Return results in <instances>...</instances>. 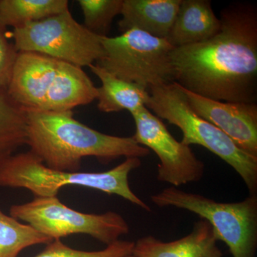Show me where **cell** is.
<instances>
[{
  "mask_svg": "<svg viewBox=\"0 0 257 257\" xmlns=\"http://www.w3.org/2000/svg\"><path fill=\"white\" fill-rule=\"evenodd\" d=\"M182 89L196 114L219 128L243 151L257 157L256 103L213 100Z\"/></svg>",
  "mask_w": 257,
  "mask_h": 257,
  "instance_id": "obj_11",
  "label": "cell"
},
{
  "mask_svg": "<svg viewBox=\"0 0 257 257\" xmlns=\"http://www.w3.org/2000/svg\"><path fill=\"white\" fill-rule=\"evenodd\" d=\"M67 0H0V25L20 28L69 10Z\"/></svg>",
  "mask_w": 257,
  "mask_h": 257,
  "instance_id": "obj_17",
  "label": "cell"
},
{
  "mask_svg": "<svg viewBox=\"0 0 257 257\" xmlns=\"http://www.w3.org/2000/svg\"><path fill=\"white\" fill-rule=\"evenodd\" d=\"M18 55L14 44L8 40L6 28L0 25V90L8 89Z\"/></svg>",
  "mask_w": 257,
  "mask_h": 257,
  "instance_id": "obj_21",
  "label": "cell"
},
{
  "mask_svg": "<svg viewBox=\"0 0 257 257\" xmlns=\"http://www.w3.org/2000/svg\"><path fill=\"white\" fill-rule=\"evenodd\" d=\"M101 45L104 55L96 64L117 78L147 89L175 82L174 47L166 39L133 29L119 36L102 37Z\"/></svg>",
  "mask_w": 257,
  "mask_h": 257,
  "instance_id": "obj_7",
  "label": "cell"
},
{
  "mask_svg": "<svg viewBox=\"0 0 257 257\" xmlns=\"http://www.w3.org/2000/svg\"><path fill=\"white\" fill-rule=\"evenodd\" d=\"M30 151L49 168L79 172L84 157L104 162L119 157L143 158L150 150L131 138L99 133L74 119L72 110H25Z\"/></svg>",
  "mask_w": 257,
  "mask_h": 257,
  "instance_id": "obj_2",
  "label": "cell"
},
{
  "mask_svg": "<svg viewBox=\"0 0 257 257\" xmlns=\"http://www.w3.org/2000/svg\"><path fill=\"white\" fill-rule=\"evenodd\" d=\"M148 92L147 109L177 126L183 135L184 145L202 146L219 157L241 177L249 195H256L257 157L243 151L219 128L196 114L177 83L150 87Z\"/></svg>",
  "mask_w": 257,
  "mask_h": 257,
  "instance_id": "obj_5",
  "label": "cell"
},
{
  "mask_svg": "<svg viewBox=\"0 0 257 257\" xmlns=\"http://www.w3.org/2000/svg\"><path fill=\"white\" fill-rule=\"evenodd\" d=\"M18 52H35L79 67L90 66L104 55L101 38L74 20L69 10L14 28Z\"/></svg>",
  "mask_w": 257,
  "mask_h": 257,
  "instance_id": "obj_8",
  "label": "cell"
},
{
  "mask_svg": "<svg viewBox=\"0 0 257 257\" xmlns=\"http://www.w3.org/2000/svg\"><path fill=\"white\" fill-rule=\"evenodd\" d=\"M84 27L101 37H106L115 17L121 14L123 0H79Z\"/></svg>",
  "mask_w": 257,
  "mask_h": 257,
  "instance_id": "obj_19",
  "label": "cell"
},
{
  "mask_svg": "<svg viewBox=\"0 0 257 257\" xmlns=\"http://www.w3.org/2000/svg\"><path fill=\"white\" fill-rule=\"evenodd\" d=\"M7 92L24 110L70 111L97 97L82 67L35 52H18Z\"/></svg>",
  "mask_w": 257,
  "mask_h": 257,
  "instance_id": "obj_3",
  "label": "cell"
},
{
  "mask_svg": "<svg viewBox=\"0 0 257 257\" xmlns=\"http://www.w3.org/2000/svg\"><path fill=\"white\" fill-rule=\"evenodd\" d=\"M221 20L213 11L210 0H182L166 40L174 48L209 40L220 31Z\"/></svg>",
  "mask_w": 257,
  "mask_h": 257,
  "instance_id": "obj_14",
  "label": "cell"
},
{
  "mask_svg": "<svg viewBox=\"0 0 257 257\" xmlns=\"http://www.w3.org/2000/svg\"><path fill=\"white\" fill-rule=\"evenodd\" d=\"M181 3L182 0H123L119 30L124 33L135 29L167 39Z\"/></svg>",
  "mask_w": 257,
  "mask_h": 257,
  "instance_id": "obj_13",
  "label": "cell"
},
{
  "mask_svg": "<svg viewBox=\"0 0 257 257\" xmlns=\"http://www.w3.org/2000/svg\"><path fill=\"white\" fill-rule=\"evenodd\" d=\"M125 257H138V256H135V255H133V253H132V254L128 255V256H126Z\"/></svg>",
  "mask_w": 257,
  "mask_h": 257,
  "instance_id": "obj_22",
  "label": "cell"
},
{
  "mask_svg": "<svg viewBox=\"0 0 257 257\" xmlns=\"http://www.w3.org/2000/svg\"><path fill=\"white\" fill-rule=\"evenodd\" d=\"M142 165L138 157H128L114 168L104 172H64L47 167L29 151L17 154L0 167V187L28 189L35 197H56L66 186H79L114 194L146 211L148 204L130 188L128 175Z\"/></svg>",
  "mask_w": 257,
  "mask_h": 257,
  "instance_id": "obj_4",
  "label": "cell"
},
{
  "mask_svg": "<svg viewBox=\"0 0 257 257\" xmlns=\"http://www.w3.org/2000/svg\"><path fill=\"white\" fill-rule=\"evenodd\" d=\"M220 31L206 41L172 49L174 81L197 95L224 102L256 103L257 8L231 3Z\"/></svg>",
  "mask_w": 257,
  "mask_h": 257,
  "instance_id": "obj_1",
  "label": "cell"
},
{
  "mask_svg": "<svg viewBox=\"0 0 257 257\" xmlns=\"http://www.w3.org/2000/svg\"><path fill=\"white\" fill-rule=\"evenodd\" d=\"M136 131L133 138L160 159L157 178L172 187L197 182L204 177L205 166L192 148L177 141L165 124L147 107L132 113Z\"/></svg>",
  "mask_w": 257,
  "mask_h": 257,
  "instance_id": "obj_10",
  "label": "cell"
},
{
  "mask_svg": "<svg viewBox=\"0 0 257 257\" xmlns=\"http://www.w3.org/2000/svg\"><path fill=\"white\" fill-rule=\"evenodd\" d=\"M210 224L201 219L187 236L175 241H161L153 236L135 242L133 254L138 257H222Z\"/></svg>",
  "mask_w": 257,
  "mask_h": 257,
  "instance_id": "obj_12",
  "label": "cell"
},
{
  "mask_svg": "<svg viewBox=\"0 0 257 257\" xmlns=\"http://www.w3.org/2000/svg\"><path fill=\"white\" fill-rule=\"evenodd\" d=\"M26 143V112L0 90V167Z\"/></svg>",
  "mask_w": 257,
  "mask_h": 257,
  "instance_id": "obj_16",
  "label": "cell"
},
{
  "mask_svg": "<svg viewBox=\"0 0 257 257\" xmlns=\"http://www.w3.org/2000/svg\"><path fill=\"white\" fill-rule=\"evenodd\" d=\"M134 246L133 241L118 240L104 249L87 251L69 247L60 239H55L35 257H125L133 253Z\"/></svg>",
  "mask_w": 257,
  "mask_h": 257,
  "instance_id": "obj_20",
  "label": "cell"
},
{
  "mask_svg": "<svg viewBox=\"0 0 257 257\" xmlns=\"http://www.w3.org/2000/svg\"><path fill=\"white\" fill-rule=\"evenodd\" d=\"M89 67L101 82L96 97L99 110L105 113L127 110L132 114L146 107L150 98L146 88L117 78L98 64H91Z\"/></svg>",
  "mask_w": 257,
  "mask_h": 257,
  "instance_id": "obj_15",
  "label": "cell"
},
{
  "mask_svg": "<svg viewBox=\"0 0 257 257\" xmlns=\"http://www.w3.org/2000/svg\"><path fill=\"white\" fill-rule=\"evenodd\" d=\"M53 240L0 209V257H18L25 248Z\"/></svg>",
  "mask_w": 257,
  "mask_h": 257,
  "instance_id": "obj_18",
  "label": "cell"
},
{
  "mask_svg": "<svg viewBox=\"0 0 257 257\" xmlns=\"http://www.w3.org/2000/svg\"><path fill=\"white\" fill-rule=\"evenodd\" d=\"M10 215L25 221L52 240L84 234L108 246L118 241L120 236L130 233L128 223L118 213L79 212L66 206L57 196L35 197L31 202L13 205Z\"/></svg>",
  "mask_w": 257,
  "mask_h": 257,
  "instance_id": "obj_9",
  "label": "cell"
},
{
  "mask_svg": "<svg viewBox=\"0 0 257 257\" xmlns=\"http://www.w3.org/2000/svg\"><path fill=\"white\" fill-rule=\"evenodd\" d=\"M159 207H173L194 213L210 224L218 241L233 257H255L257 248V195L238 202H218L202 194L170 187L153 194Z\"/></svg>",
  "mask_w": 257,
  "mask_h": 257,
  "instance_id": "obj_6",
  "label": "cell"
}]
</instances>
